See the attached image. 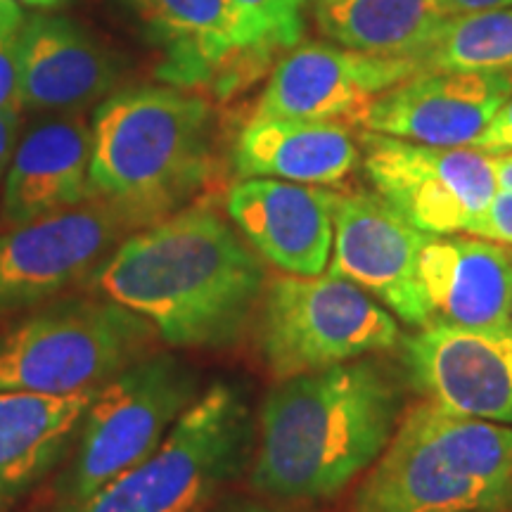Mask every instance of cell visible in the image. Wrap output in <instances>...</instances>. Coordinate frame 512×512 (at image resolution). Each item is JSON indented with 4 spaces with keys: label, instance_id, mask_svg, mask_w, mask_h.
Masks as SVG:
<instances>
[{
    "label": "cell",
    "instance_id": "6da1fadb",
    "mask_svg": "<svg viewBox=\"0 0 512 512\" xmlns=\"http://www.w3.org/2000/svg\"><path fill=\"white\" fill-rule=\"evenodd\" d=\"M91 283L171 347L226 349L254 323L266 266L233 223L197 204L126 235Z\"/></svg>",
    "mask_w": 512,
    "mask_h": 512
},
{
    "label": "cell",
    "instance_id": "7a4b0ae2",
    "mask_svg": "<svg viewBox=\"0 0 512 512\" xmlns=\"http://www.w3.org/2000/svg\"><path fill=\"white\" fill-rule=\"evenodd\" d=\"M399 382L373 358L280 380L259 415L249 484L278 501H328L370 470L401 422Z\"/></svg>",
    "mask_w": 512,
    "mask_h": 512
},
{
    "label": "cell",
    "instance_id": "3957f363",
    "mask_svg": "<svg viewBox=\"0 0 512 512\" xmlns=\"http://www.w3.org/2000/svg\"><path fill=\"white\" fill-rule=\"evenodd\" d=\"M93 197L136 230L188 207L214 169V110L176 86H143L107 98L93 119Z\"/></svg>",
    "mask_w": 512,
    "mask_h": 512
},
{
    "label": "cell",
    "instance_id": "277c9868",
    "mask_svg": "<svg viewBox=\"0 0 512 512\" xmlns=\"http://www.w3.org/2000/svg\"><path fill=\"white\" fill-rule=\"evenodd\" d=\"M512 510V425L425 401L403 415L351 512Z\"/></svg>",
    "mask_w": 512,
    "mask_h": 512
},
{
    "label": "cell",
    "instance_id": "5b68a950",
    "mask_svg": "<svg viewBox=\"0 0 512 512\" xmlns=\"http://www.w3.org/2000/svg\"><path fill=\"white\" fill-rule=\"evenodd\" d=\"M157 339L143 316L102 294L53 299L0 332V392L98 389L150 354Z\"/></svg>",
    "mask_w": 512,
    "mask_h": 512
},
{
    "label": "cell",
    "instance_id": "8992f818",
    "mask_svg": "<svg viewBox=\"0 0 512 512\" xmlns=\"http://www.w3.org/2000/svg\"><path fill=\"white\" fill-rule=\"evenodd\" d=\"M252 456V408L238 387L216 382L150 456L86 501L53 512H200Z\"/></svg>",
    "mask_w": 512,
    "mask_h": 512
},
{
    "label": "cell",
    "instance_id": "52a82bcc",
    "mask_svg": "<svg viewBox=\"0 0 512 512\" xmlns=\"http://www.w3.org/2000/svg\"><path fill=\"white\" fill-rule=\"evenodd\" d=\"M197 396V373L169 351H150L102 384L50 489L53 510L86 501L150 456Z\"/></svg>",
    "mask_w": 512,
    "mask_h": 512
},
{
    "label": "cell",
    "instance_id": "ba28073f",
    "mask_svg": "<svg viewBox=\"0 0 512 512\" xmlns=\"http://www.w3.org/2000/svg\"><path fill=\"white\" fill-rule=\"evenodd\" d=\"M254 328L261 361L278 382L389 351L401 342L392 313L332 273L273 278Z\"/></svg>",
    "mask_w": 512,
    "mask_h": 512
},
{
    "label": "cell",
    "instance_id": "9c48e42d",
    "mask_svg": "<svg viewBox=\"0 0 512 512\" xmlns=\"http://www.w3.org/2000/svg\"><path fill=\"white\" fill-rule=\"evenodd\" d=\"M363 169L377 197L427 235L467 233L498 192L494 164L472 147H437L366 131Z\"/></svg>",
    "mask_w": 512,
    "mask_h": 512
},
{
    "label": "cell",
    "instance_id": "30bf717a",
    "mask_svg": "<svg viewBox=\"0 0 512 512\" xmlns=\"http://www.w3.org/2000/svg\"><path fill=\"white\" fill-rule=\"evenodd\" d=\"M136 226L110 202L93 200L0 235V318L27 313L91 280Z\"/></svg>",
    "mask_w": 512,
    "mask_h": 512
},
{
    "label": "cell",
    "instance_id": "8fae6325",
    "mask_svg": "<svg viewBox=\"0 0 512 512\" xmlns=\"http://www.w3.org/2000/svg\"><path fill=\"white\" fill-rule=\"evenodd\" d=\"M430 235L401 219L387 202L368 192L335 200V242L330 271L380 299L403 323L430 325L418 261Z\"/></svg>",
    "mask_w": 512,
    "mask_h": 512
},
{
    "label": "cell",
    "instance_id": "7c38bea8",
    "mask_svg": "<svg viewBox=\"0 0 512 512\" xmlns=\"http://www.w3.org/2000/svg\"><path fill=\"white\" fill-rule=\"evenodd\" d=\"M413 387L446 411L512 425V325H430L403 342Z\"/></svg>",
    "mask_w": 512,
    "mask_h": 512
},
{
    "label": "cell",
    "instance_id": "4fadbf2b",
    "mask_svg": "<svg viewBox=\"0 0 512 512\" xmlns=\"http://www.w3.org/2000/svg\"><path fill=\"white\" fill-rule=\"evenodd\" d=\"M413 57L368 55L330 43H306L275 64L254 117L361 121L377 95L422 72Z\"/></svg>",
    "mask_w": 512,
    "mask_h": 512
},
{
    "label": "cell",
    "instance_id": "5bb4252c",
    "mask_svg": "<svg viewBox=\"0 0 512 512\" xmlns=\"http://www.w3.org/2000/svg\"><path fill=\"white\" fill-rule=\"evenodd\" d=\"M512 95L510 72L422 69L377 95L366 131L437 147H470Z\"/></svg>",
    "mask_w": 512,
    "mask_h": 512
},
{
    "label": "cell",
    "instance_id": "9a60e30c",
    "mask_svg": "<svg viewBox=\"0 0 512 512\" xmlns=\"http://www.w3.org/2000/svg\"><path fill=\"white\" fill-rule=\"evenodd\" d=\"M337 192L323 185L242 178L228 190L226 211L261 259L287 275H320L335 242Z\"/></svg>",
    "mask_w": 512,
    "mask_h": 512
},
{
    "label": "cell",
    "instance_id": "2e32d148",
    "mask_svg": "<svg viewBox=\"0 0 512 512\" xmlns=\"http://www.w3.org/2000/svg\"><path fill=\"white\" fill-rule=\"evenodd\" d=\"M110 50L74 19L34 15L19 36L17 100L24 112L74 114L117 86Z\"/></svg>",
    "mask_w": 512,
    "mask_h": 512
},
{
    "label": "cell",
    "instance_id": "e0dca14e",
    "mask_svg": "<svg viewBox=\"0 0 512 512\" xmlns=\"http://www.w3.org/2000/svg\"><path fill=\"white\" fill-rule=\"evenodd\" d=\"M418 275L430 325H512V249L477 235H430ZM427 325V328H430Z\"/></svg>",
    "mask_w": 512,
    "mask_h": 512
},
{
    "label": "cell",
    "instance_id": "ac0fdd59",
    "mask_svg": "<svg viewBox=\"0 0 512 512\" xmlns=\"http://www.w3.org/2000/svg\"><path fill=\"white\" fill-rule=\"evenodd\" d=\"M93 128L79 114H60L31 126L5 174L0 214L10 226L93 200Z\"/></svg>",
    "mask_w": 512,
    "mask_h": 512
},
{
    "label": "cell",
    "instance_id": "d6986e66",
    "mask_svg": "<svg viewBox=\"0 0 512 512\" xmlns=\"http://www.w3.org/2000/svg\"><path fill=\"white\" fill-rule=\"evenodd\" d=\"M162 50L157 79L169 86H211L219 98L242 88L240 55L226 0H131Z\"/></svg>",
    "mask_w": 512,
    "mask_h": 512
},
{
    "label": "cell",
    "instance_id": "ffe728a7",
    "mask_svg": "<svg viewBox=\"0 0 512 512\" xmlns=\"http://www.w3.org/2000/svg\"><path fill=\"white\" fill-rule=\"evenodd\" d=\"M98 389L72 396L0 392V512L15 510L67 460Z\"/></svg>",
    "mask_w": 512,
    "mask_h": 512
},
{
    "label": "cell",
    "instance_id": "44dd1931",
    "mask_svg": "<svg viewBox=\"0 0 512 512\" xmlns=\"http://www.w3.org/2000/svg\"><path fill=\"white\" fill-rule=\"evenodd\" d=\"M361 150L342 121L252 117L233 147L240 178L335 185L358 166Z\"/></svg>",
    "mask_w": 512,
    "mask_h": 512
},
{
    "label": "cell",
    "instance_id": "7402d4cb",
    "mask_svg": "<svg viewBox=\"0 0 512 512\" xmlns=\"http://www.w3.org/2000/svg\"><path fill=\"white\" fill-rule=\"evenodd\" d=\"M316 19L335 46L422 62L451 15L439 0H318Z\"/></svg>",
    "mask_w": 512,
    "mask_h": 512
},
{
    "label": "cell",
    "instance_id": "603a6c76",
    "mask_svg": "<svg viewBox=\"0 0 512 512\" xmlns=\"http://www.w3.org/2000/svg\"><path fill=\"white\" fill-rule=\"evenodd\" d=\"M425 69L512 72V8L451 17L444 34L422 57Z\"/></svg>",
    "mask_w": 512,
    "mask_h": 512
},
{
    "label": "cell",
    "instance_id": "cb8c5ba5",
    "mask_svg": "<svg viewBox=\"0 0 512 512\" xmlns=\"http://www.w3.org/2000/svg\"><path fill=\"white\" fill-rule=\"evenodd\" d=\"M240 55V79L247 86L280 50L299 46L306 0H226Z\"/></svg>",
    "mask_w": 512,
    "mask_h": 512
},
{
    "label": "cell",
    "instance_id": "d4e9b609",
    "mask_svg": "<svg viewBox=\"0 0 512 512\" xmlns=\"http://www.w3.org/2000/svg\"><path fill=\"white\" fill-rule=\"evenodd\" d=\"M24 17L15 0H0V110L19 105L17 100V57Z\"/></svg>",
    "mask_w": 512,
    "mask_h": 512
},
{
    "label": "cell",
    "instance_id": "484cf974",
    "mask_svg": "<svg viewBox=\"0 0 512 512\" xmlns=\"http://www.w3.org/2000/svg\"><path fill=\"white\" fill-rule=\"evenodd\" d=\"M467 233L512 247V192L498 190L482 214L472 221Z\"/></svg>",
    "mask_w": 512,
    "mask_h": 512
},
{
    "label": "cell",
    "instance_id": "4316f807",
    "mask_svg": "<svg viewBox=\"0 0 512 512\" xmlns=\"http://www.w3.org/2000/svg\"><path fill=\"white\" fill-rule=\"evenodd\" d=\"M470 147L477 152H484V155H505V152H512V95L505 100L501 110L496 112L491 124L484 128L482 136Z\"/></svg>",
    "mask_w": 512,
    "mask_h": 512
},
{
    "label": "cell",
    "instance_id": "83f0119b",
    "mask_svg": "<svg viewBox=\"0 0 512 512\" xmlns=\"http://www.w3.org/2000/svg\"><path fill=\"white\" fill-rule=\"evenodd\" d=\"M22 107L10 105L0 110V181L8 174L12 157L22 138Z\"/></svg>",
    "mask_w": 512,
    "mask_h": 512
},
{
    "label": "cell",
    "instance_id": "f1b7e54d",
    "mask_svg": "<svg viewBox=\"0 0 512 512\" xmlns=\"http://www.w3.org/2000/svg\"><path fill=\"white\" fill-rule=\"evenodd\" d=\"M439 3L451 17L472 15V12L512 8V0H439Z\"/></svg>",
    "mask_w": 512,
    "mask_h": 512
},
{
    "label": "cell",
    "instance_id": "f546056e",
    "mask_svg": "<svg viewBox=\"0 0 512 512\" xmlns=\"http://www.w3.org/2000/svg\"><path fill=\"white\" fill-rule=\"evenodd\" d=\"M489 157H491V164H494L498 190L512 192V152H505V155H489Z\"/></svg>",
    "mask_w": 512,
    "mask_h": 512
},
{
    "label": "cell",
    "instance_id": "4dcf8cb0",
    "mask_svg": "<svg viewBox=\"0 0 512 512\" xmlns=\"http://www.w3.org/2000/svg\"><path fill=\"white\" fill-rule=\"evenodd\" d=\"M19 5H29V8H38V10H53L60 8V5L69 3V0H15Z\"/></svg>",
    "mask_w": 512,
    "mask_h": 512
},
{
    "label": "cell",
    "instance_id": "1f68e13d",
    "mask_svg": "<svg viewBox=\"0 0 512 512\" xmlns=\"http://www.w3.org/2000/svg\"><path fill=\"white\" fill-rule=\"evenodd\" d=\"M235 512H283V510L264 508V505H245V508H238Z\"/></svg>",
    "mask_w": 512,
    "mask_h": 512
},
{
    "label": "cell",
    "instance_id": "d6a6232c",
    "mask_svg": "<svg viewBox=\"0 0 512 512\" xmlns=\"http://www.w3.org/2000/svg\"><path fill=\"white\" fill-rule=\"evenodd\" d=\"M498 512H512V510H498Z\"/></svg>",
    "mask_w": 512,
    "mask_h": 512
}]
</instances>
